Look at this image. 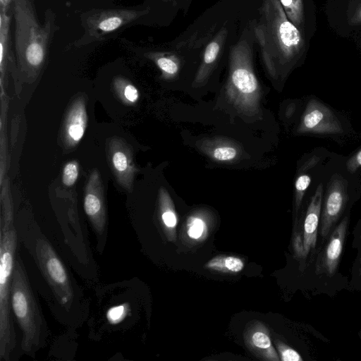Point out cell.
Here are the masks:
<instances>
[{"label": "cell", "mask_w": 361, "mask_h": 361, "mask_svg": "<svg viewBox=\"0 0 361 361\" xmlns=\"http://www.w3.org/2000/svg\"><path fill=\"white\" fill-rule=\"evenodd\" d=\"M87 121L85 104L78 99L71 106L64 123V140L69 147L76 145L83 137Z\"/></svg>", "instance_id": "cell-15"}, {"label": "cell", "mask_w": 361, "mask_h": 361, "mask_svg": "<svg viewBox=\"0 0 361 361\" xmlns=\"http://www.w3.org/2000/svg\"><path fill=\"white\" fill-rule=\"evenodd\" d=\"M255 35L264 64L273 75L293 62L304 47L300 30L288 19L279 0H264Z\"/></svg>", "instance_id": "cell-1"}, {"label": "cell", "mask_w": 361, "mask_h": 361, "mask_svg": "<svg viewBox=\"0 0 361 361\" xmlns=\"http://www.w3.org/2000/svg\"><path fill=\"white\" fill-rule=\"evenodd\" d=\"M211 154L216 160L227 161L235 159L238 154V152L235 147L228 145H224L214 147Z\"/></svg>", "instance_id": "cell-25"}, {"label": "cell", "mask_w": 361, "mask_h": 361, "mask_svg": "<svg viewBox=\"0 0 361 361\" xmlns=\"http://www.w3.org/2000/svg\"><path fill=\"white\" fill-rule=\"evenodd\" d=\"M252 49L243 39L231 49L226 85L229 100L240 111L255 115L259 110L260 89L252 67Z\"/></svg>", "instance_id": "cell-4"}, {"label": "cell", "mask_w": 361, "mask_h": 361, "mask_svg": "<svg viewBox=\"0 0 361 361\" xmlns=\"http://www.w3.org/2000/svg\"><path fill=\"white\" fill-rule=\"evenodd\" d=\"M13 0H0L1 11L8 12L11 4L13 3Z\"/></svg>", "instance_id": "cell-31"}, {"label": "cell", "mask_w": 361, "mask_h": 361, "mask_svg": "<svg viewBox=\"0 0 361 361\" xmlns=\"http://www.w3.org/2000/svg\"><path fill=\"white\" fill-rule=\"evenodd\" d=\"M158 68L161 71L163 75L167 78H171L176 75L179 69L178 59L173 55H168L163 53L152 52L148 54Z\"/></svg>", "instance_id": "cell-21"}, {"label": "cell", "mask_w": 361, "mask_h": 361, "mask_svg": "<svg viewBox=\"0 0 361 361\" xmlns=\"http://www.w3.org/2000/svg\"><path fill=\"white\" fill-rule=\"evenodd\" d=\"M298 131L300 133L333 135L342 133L343 129L331 109L319 100L312 99L306 106Z\"/></svg>", "instance_id": "cell-11"}, {"label": "cell", "mask_w": 361, "mask_h": 361, "mask_svg": "<svg viewBox=\"0 0 361 361\" xmlns=\"http://www.w3.org/2000/svg\"><path fill=\"white\" fill-rule=\"evenodd\" d=\"M349 222V216L345 215L322 243L323 247L317 250L315 259V272L317 275L333 276L337 272L347 238Z\"/></svg>", "instance_id": "cell-10"}, {"label": "cell", "mask_w": 361, "mask_h": 361, "mask_svg": "<svg viewBox=\"0 0 361 361\" xmlns=\"http://www.w3.org/2000/svg\"><path fill=\"white\" fill-rule=\"evenodd\" d=\"M125 309L123 306H118L111 308L108 312V319L111 322L119 321L125 312Z\"/></svg>", "instance_id": "cell-29"}, {"label": "cell", "mask_w": 361, "mask_h": 361, "mask_svg": "<svg viewBox=\"0 0 361 361\" xmlns=\"http://www.w3.org/2000/svg\"><path fill=\"white\" fill-rule=\"evenodd\" d=\"M185 232L190 240L197 243L204 241L209 232V221L206 214L198 212L189 216Z\"/></svg>", "instance_id": "cell-19"}, {"label": "cell", "mask_w": 361, "mask_h": 361, "mask_svg": "<svg viewBox=\"0 0 361 361\" xmlns=\"http://www.w3.org/2000/svg\"><path fill=\"white\" fill-rule=\"evenodd\" d=\"M17 235L14 227L0 231V360H10L16 345L11 301Z\"/></svg>", "instance_id": "cell-5"}, {"label": "cell", "mask_w": 361, "mask_h": 361, "mask_svg": "<svg viewBox=\"0 0 361 361\" xmlns=\"http://www.w3.org/2000/svg\"><path fill=\"white\" fill-rule=\"evenodd\" d=\"M319 157L313 156L305 161L300 169V174L295 183V211L297 214L300 209L305 191L311 183V176L309 171L313 169L319 162Z\"/></svg>", "instance_id": "cell-18"}, {"label": "cell", "mask_w": 361, "mask_h": 361, "mask_svg": "<svg viewBox=\"0 0 361 361\" xmlns=\"http://www.w3.org/2000/svg\"><path fill=\"white\" fill-rule=\"evenodd\" d=\"M348 203V182L339 174L330 179L324 192L319 234L322 243L339 221L345 216Z\"/></svg>", "instance_id": "cell-8"}, {"label": "cell", "mask_w": 361, "mask_h": 361, "mask_svg": "<svg viewBox=\"0 0 361 361\" xmlns=\"http://www.w3.org/2000/svg\"><path fill=\"white\" fill-rule=\"evenodd\" d=\"M243 336L246 346L257 357L268 361L280 360L272 345L269 331L260 321L249 322L245 329Z\"/></svg>", "instance_id": "cell-13"}, {"label": "cell", "mask_w": 361, "mask_h": 361, "mask_svg": "<svg viewBox=\"0 0 361 361\" xmlns=\"http://www.w3.org/2000/svg\"><path fill=\"white\" fill-rule=\"evenodd\" d=\"M351 24L359 25L361 24V6L356 11L355 15L351 19Z\"/></svg>", "instance_id": "cell-30"}, {"label": "cell", "mask_w": 361, "mask_h": 361, "mask_svg": "<svg viewBox=\"0 0 361 361\" xmlns=\"http://www.w3.org/2000/svg\"><path fill=\"white\" fill-rule=\"evenodd\" d=\"M227 35L228 31L226 28L221 29L213 39L207 45L202 62L194 81L195 83L200 84L208 77L224 46Z\"/></svg>", "instance_id": "cell-16"}, {"label": "cell", "mask_w": 361, "mask_h": 361, "mask_svg": "<svg viewBox=\"0 0 361 361\" xmlns=\"http://www.w3.org/2000/svg\"><path fill=\"white\" fill-rule=\"evenodd\" d=\"M15 41L20 63L38 68L44 61L51 37V23L40 25L30 0H13Z\"/></svg>", "instance_id": "cell-3"}, {"label": "cell", "mask_w": 361, "mask_h": 361, "mask_svg": "<svg viewBox=\"0 0 361 361\" xmlns=\"http://www.w3.org/2000/svg\"><path fill=\"white\" fill-rule=\"evenodd\" d=\"M204 267L221 273H238L243 269L244 262L234 256L218 255L208 261Z\"/></svg>", "instance_id": "cell-20"}, {"label": "cell", "mask_w": 361, "mask_h": 361, "mask_svg": "<svg viewBox=\"0 0 361 361\" xmlns=\"http://www.w3.org/2000/svg\"><path fill=\"white\" fill-rule=\"evenodd\" d=\"M353 247L357 250V256L352 267V282L361 283V219L353 232Z\"/></svg>", "instance_id": "cell-22"}, {"label": "cell", "mask_w": 361, "mask_h": 361, "mask_svg": "<svg viewBox=\"0 0 361 361\" xmlns=\"http://www.w3.org/2000/svg\"><path fill=\"white\" fill-rule=\"evenodd\" d=\"M288 19L298 28L303 23L302 0H279Z\"/></svg>", "instance_id": "cell-23"}, {"label": "cell", "mask_w": 361, "mask_h": 361, "mask_svg": "<svg viewBox=\"0 0 361 361\" xmlns=\"http://www.w3.org/2000/svg\"><path fill=\"white\" fill-rule=\"evenodd\" d=\"M79 175V167L76 161L68 162L63 170L62 182L66 186H72L77 180Z\"/></svg>", "instance_id": "cell-27"}, {"label": "cell", "mask_w": 361, "mask_h": 361, "mask_svg": "<svg viewBox=\"0 0 361 361\" xmlns=\"http://www.w3.org/2000/svg\"><path fill=\"white\" fill-rule=\"evenodd\" d=\"M159 216L167 239L171 242H175L178 217L173 201L168 192L163 188L159 190Z\"/></svg>", "instance_id": "cell-17"}, {"label": "cell", "mask_w": 361, "mask_h": 361, "mask_svg": "<svg viewBox=\"0 0 361 361\" xmlns=\"http://www.w3.org/2000/svg\"><path fill=\"white\" fill-rule=\"evenodd\" d=\"M324 187L319 184L306 209L301 230L296 232L293 240L295 256L304 262L316 257L317 235L320 223Z\"/></svg>", "instance_id": "cell-7"}, {"label": "cell", "mask_w": 361, "mask_h": 361, "mask_svg": "<svg viewBox=\"0 0 361 361\" xmlns=\"http://www.w3.org/2000/svg\"><path fill=\"white\" fill-rule=\"evenodd\" d=\"M36 260L58 302L69 307L72 304V285L62 262L46 238H40L35 246Z\"/></svg>", "instance_id": "cell-6"}, {"label": "cell", "mask_w": 361, "mask_h": 361, "mask_svg": "<svg viewBox=\"0 0 361 361\" xmlns=\"http://www.w3.org/2000/svg\"><path fill=\"white\" fill-rule=\"evenodd\" d=\"M114 85L120 97L126 103L135 104L139 99V92L135 85L123 78H117L114 80Z\"/></svg>", "instance_id": "cell-24"}, {"label": "cell", "mask_w": 361, "mask_h": 361, "mask_svg": "<svg viewBox=\"0 0 361 361\" xmlns=\"http://www.w3.org/2000/svg\"><path fill=\"white\" fill-rule=\"evenodd\" d=\"M84 209L94 231L102 235L106 226V210L104 190L97 169H94L87 181L84 196Z\"/></svg>", "instance_id": "cell-12"}, {"label": "cell", "mask_w": 361, "mask_h": 361, "mask_svg": "<svg viewBox=\"0 0 361 361\" xmlns=\"http://www.w3.org/2000/svg\"><path fill=\"white\" fill-rule=\"evenodd\" d=\"M11 301L13 312L23 333L22 350L28 355L33 356L44 346L47 328L19 257L16 258L14 264Z\"/></svg>", "instance_id": "cell-2"}, {"label": "cell", "mask_w": 361, "mask_h": 361, "mask_svg": "<svg viewBox=\"0 0 361 361\" xmlns=\"http://www.w3.org/2000/svg\"><path fill=\"white\" fill-rule=\"evenodd\" d=\"M145 12L133 9H100L90 12L85 20V35L80 44H88L138 18Z\"/></svg>", "instance_id": "cell-9"}, {"label": "cell", "mask_w": 361, "mask_h": 361, "mask_svg": "<svg viewBox=\"0 0 361 361\" xmlns=\"http://www.w3.org/2000/svg\"><path fill=\"white\" fill-rule=\"evenodd\" d=\"M361 167V149L352 156L346 163V168L350 173H353Z\"/></svg>", "instance_id": "cell-28"}, {"label": "cell", "mask_w": 361, "mask_h": 361, "mask_svg": "<svg viewBox=\"0 0 361 361\" xmlns=\"http://www.w3.org/2000/svg\"><path fill=\"white\" fill-rule=\"evenodd\" d=\"M109 149L112 170L118 183L130 191L135 172L131 152L122 140L117 138L111 140Z\"/></svg>", "instance_id": "cell-14"}, {"label": "cell", "mask_w": 361, "mask_h": 361, "mask_svg": "<svg viewBox=\"0 0 361 361\" xmlns=\"http://www.w3.org/2000/svg\"><path fill=\"white\" fill-rule=\"evenodd\" d=\"M358 336H359V337H360V339H361V330L359 331V333H358Z\"/></svg>", "instance_id": "cell-32"}, {"label": "cell", "mask_w": 361, "mask_h": 361, "mask_svg": "<svg viewBox=\"0 0 361 361\" xmlns=\"http://www.w3.org/2000/svg\"><path fill=\"white\" fill-rule=\"evenodd\" d=\"M276 348L282 361H302L301 355L293 348L279 340L275 341Z\"/></svg>", "instance_id": "cell-26"}]
</instances>
